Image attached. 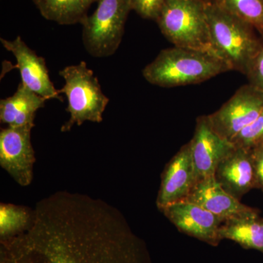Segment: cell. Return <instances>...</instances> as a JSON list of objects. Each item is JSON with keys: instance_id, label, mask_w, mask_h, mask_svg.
I'll return each mask as SVG.
<instances>
[{"instance_id": "obj_2", "label": "cell", "mask_w": 263, "mask_h": 263, "mask_svg": "<svg viewBox=\"0 0 263 263\" xmlns=\"http://www.w3.org/2000/svg\"><path fill=\"white\" fill-rule=\"evenodd\" d=\"M229 70L226 62L212 53L174 46L161 51L143 76L150 84L172 88L200 84Z\"/></svg>"}, {"instance_id": "obj_11", "label": "cell", "mask_w": 263, "mask_h": 263, "mask_svg": "<svg viewBox=\"0 0 263 263\" xmlns=\"http://www.w3.org/2000/svg\"><path fill=\"white\" fill-rule=\"evenodd\" d=\"M190 142L171 159L162 175L157 206L160 210L186 200L197 183Z\"/></svg>"}, {"instance_id": "obj_12", "label": "cell", "mask_w": 263, "mask_h": 263, "mask_svg": "<svg viewBox=\"0 0 263 263\" xmlns=\"http://www.w3.org/2000/svg\"><path fill=\"white\" fill-rule=\"evenodd\" d=\"M0 41L3 47L15 57L17 62L15 67L20 72L22 84L24 86L46 100H61L59 90L55 89L50 79L45 59L37 56L20 36L13 41L1 38Z\"/></svg>"}, {"instance_id": "obj_18", "label": "cell", "mask_w": 263, "mask_h": 263, "mask_svg": "<svg viewBox=\"0 0 263 263\" xmlns=\"http://www.w3.org/2000/svg\"><path fill=\"white\" fill-rule=\"evenodd\" d=\"M210 3L247 22L263 38V0H210Z\"/></svg>"}, {"instance_id": "obj_1", "label": "cell", "mask_w": 263, "mask_h": 263, "mask_svg": "<svg viewBox=\"0 0 263 263\" xmlns=\"http://www.w3.org/2000/svg\"><path fill=\"white\" fill-rule=\"evenodd\" d=\"M0 263H151L122 213L84 194L40 200L27 229L0 238Z\"/></svg>"}, {"instance_id": "obj_22", "label": "cell", "mask_w": 263, "mask_h": 263, "mask_svg": "<svg viewBox=\"0 0 263 263\" xmlns=\"http://www.w3.org/2000/svg\"><path fill=\"white\" fill-rule=\"evenodd\" d=\"M249 84L263 93V44L247 73Z\"/></svg>"}, {"instance_id": "obj_19", "label": "cell", "mask_w": 263, "mask_h": 263, "mask_svg": "<svg viewBox=\"0 0 263 263\" xmlns=\"http://www.w3.org/2000/svg\"><path fill=\"white\" fill-rule=\"evenodd\" d=\"M32 219V211L11 204L0 205V238H8L27 229Z\"/></svg>"}, {"instance_id": "obj_16", "label": "cell", "mask_w": 263, "mask_h": 263, "mask_svg": "<svg viewBox=\"0 0 263 263\" xmlns=\"http://www.w3.org/2000/svg\"><path fill=\"white\" fill-rule=\"evenodd\" d=\"M221 240H233L242 248L254 249L263 254V218L259 211L227 220L219 228Z\"/></svg>"}, {"instance_id": "obj_15", "label": "cell", "mask_w": 263, "mask_h": 263, "mask_svg": "<svg viewBox=\"0 0 263 263\" xmlns=\"http://www.w3.org/2000/svg\"><path fill=\"white\" fill-rule=\"evenodd\" d=\"M46 100L21 83L14 94L0 101V121L10 127L32 124L36 111L45 106Z\"/></svg>"}, {"instance_id": "obj_17", "label": "cell", "mask_w": 263, "mask_h": 263, "mask_svg": "<svg viewBox=\"0 0 263 263\" xmlns=\"http://www.w3.org/2000/svg\"><path fill=\"white\" fill-rule=\"evenodd\" d=\"M41 15L62 25L82 24L88 10L99 0H32Z\"/></svg>"}, {"instance_id": "obj_9", "label": "cell", "mask_w": 263, "mask_h": 263, "mask_svg": "<svg viewBox=\"0 0 263 263\" xmlns=\"http://www.w3.org/2000/svg\"><path fill=\"white\" fill-rule=\"evenodd\" d=\"M160 212L181 233L217 247L221 241L219 228L224 219L193 202L183 201L171 204Z\"/></svg>"}, {"instance_id": "obj_8", "label": "cell", "mask_w": 263, "mask_h": 263, "mask_svg": "<svg viewBox=\"0 0 263 263\" xmlns=\"http://www.w3.org/2000/svg\"><path fill=\"white\" fill-rule=\"evenodd\" d=\"M34 123L18 127H8L0 133V164L22 186L32 183L35 162L31 143Z\"/></svg>"}, {"instance_id": "obj_4", "label": "cell", "mask_w": 263, "mask_h": 263, "mask_svg": "<svg viewBox=\"0 0 263 263\" xmlns=\"http://www.w3.org/2000/svg\"><path fill=\"white\" fill-rule=\"evenodd\" d=\"M206 4L204 0H166L156 22L174 46L218 57L211 39Z\"/></svg>"}, {"instance_id": "obj_13", "label": "cell", "mask_w": 263, "mask_h": 263, "mask_svg": "<svg viewBox=\"0 0 263 263\" xmlns=\"http://www.w3.org/2000/svg\"><path fill=\"white\" fill-rule=\"evenodd\" d=\"M214 177L222 188L237 200L257 188L252 150L235 148L216 167Z\"/></svg>"}, {"instance_id": "obj_6", "label": "cell", "mask_w": 263, "mask_h": 263, "mask_svg": "<svg viewBox=\"0 0 263 263\" xmlns=\"http://www.w3.org/2000/svg\"><path fill=\"white\" fill-rule=\"evenodd\" d=\"M129 0H99L92 15L83 23V43L91 56L105 58L117 51L131 10Z\"/></svg>"}, {"instance_id": "obj_21", "label": "cell", "mask_w": 263, "mask_h": 263, "mask_svg": "<svg viewBox=\"0 0 263 263\" xmlns=\"http://www.w3.org/2000/svg\"><path fill=\"white\" fill-rule=\"evenodd\" d=\"M131 9L142 18L157 20L166 0H129Z\"/></svg>"}, {"instance_id": "obj_20", "label": "cell", "mask_w": 263, "mask_h": 263, "mask_svg": "<svg viewBox=\"0 0 263 263\" xmlns=\"http://www.w3.org/2000/svg\"><path fill=\"white\" fill-rule=\"evenodd\" d=\"M236 148L252 150L263 146V110L252 124L230 140Z\"/></svg>"}, {"instance_id": "obj_7", "label": "cell", "mask_w": 263, "mask_h": 263, "mask_svg": "<svg viewBox=\"0 0 263 263\" xmlns=\"http://www.w3.org/2000/svg\"><path fill=\"white\" fill-rule=\"evenodd\" d=\"M263 110V93L250 84L241 86L217 111L207 116L212 129L230 141Z\"/></svg>"}, {"instance_id": "obj_23", "label": "cell", "mask_w": 263, "mask_h": 263, "mask_svg": "<svg viewBox=\"0 0 263 263\" xmlns=\"http://www.w3.org/2000/svg\"><path fill=\"white\" fill-rule=\"evenodd\" d=\"M252 152L257 177V188L263 191V146L254 148Z\"/></svg>"}, {"instance_id": "obj_3", "label": "cell", "mask_w": 263, "mask_h": 263, "mask_svg": "<svg viewBox=\"0 0 263 263\" xmlns=\"http://www.w3.org/2000/svg\"><path fill=\"white\" fill-rule=\"evenodd\" d=\"M205 12L216 54L230 70L247 75L263 44L255 29L210 2L207 3Z\"/></svg>"}, {"instance_id": "obj_10", "label": "cell", "mask_w": 263, "mask_h": 263, "mask_svg": "<svg viewBox=\"0 0 263 263\" xmlns=\"http://www.w3.org/2000/svg\"><path fill=\"white\" fill-rule=\"evenodd\" d=\"M190 143L197 181L214 176L218 164L235 148L214 131L207 116L197 118Z\"/></svg>"}, {"instance_id": "obj_24", "label": "cell", "mask_w": 263, "mask_h": 263, "mask_svg": "<svg viewBox=\"0 0 263 263\" xmlns=\"http://www.w3.org/2000/svg\"><path fill=\"white\" fill-rule=\"evenodd\" d=\"M204 1L207 2V3H209V2H210V0H204Z\"/></svg>"}, {"instance_id": "obj_5", "label": "cell", "mask_w": 263, "mask_h": 263, "mask_svg": "<svg viewBox=\"0 0 263 263\" xmlns=\"http://www.w3.org/2000/svg\"><path fill=\"white\" fill-rule=\"evenodd\" d=\"M60 76L65 84L59 92L67 97V111L70 114L62 132H69L75 124L80 126L85 122H102L109 99L103 94L98 77L86 62L67 66L60 71Z\"/></svg>"}, {"instance_id": "obj_14", "label": "cell", "mask_w": 263, "mask_h": 263, "mask_svg": "<svg viewBox=\"0 0 263 263\" xmlns=\"http://www.w3.org/2000/svg\"><path fill=\"white\" fill-rule=\"evenodd\" d=\"M185 200L200 205L224 221L240 217L257 210L245 205L227 193L214 176L197 181Z\"/></svg>"}]
</instances>
